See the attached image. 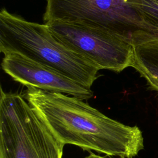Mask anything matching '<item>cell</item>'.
Instances as JSON below:
<instances>
[{
  "label": "cell",
  "mask_w": 158,
  "mask_h": 158,
  "mask_svg": "<svg viewBox=\"0 0 158 158\" xmlns=\"http://www.w3.org/2000/svg\"><path fill=\"white\" fill-rule=\"evenodd\" d=\"M24 98L64 144L119 158H133L144 148L137 126L112 119L82 99L31 86Z\"/></svg>",
  "instance_id": "obj_1"
},
{
  "label": "cell",
  "mask_w": 158,
  "mask_h": 158,
  "mask_svg": "<svg viewBox=\"0 0 158 158\" xmlns=\"http://www.w3.org/2000/svg\"><path fill=\"white\" fill-rule=\"evenodd\" d=\"M0 51L22 55L89 87L99 70L58 41L46 24L29 22L4 7L0 11Z\"/></svg>",
  "instance_id": "obj_2"
},
{
  "label": "cell",
  "mask_w": 158,
  "mask_h": 158,
  "mask_svg": "<svg viewBox=\"0 0 158 158\" xmlns=\"http://www.w3.org/2000/svg\"><path fill=\"white\" fill-rule=\"evenodd\" d=\"M62 143L26 99L0 94V158H62Z\"/></svg>",
  "instance_id": "obj_3"
},
{
  "label": "cell",
  "mask_w": 158,
  "mask_h": 158,
  "mask_svg": "<svg viewBox=\"0 0 158 158\" xmlns=\"http://www.w3.org/2000/svg\"><path fill=\"white\" fill-rule=\"evenodd\" d=\"M44 24L58 41L99 70L120 72L131 67L133 48L131 41L127 38L78 22L56 20Z\"/></svg>",
  "instance_id": "obj_4"
},
{
  "label": "cell",
  "mask_w": 158,
  "mask_h": 158,
  "mask_svg": "<svg viewBox=\"0 0 158 158\" xmlns=\"http://www.w3.org/2000/svg\"><path fill=\"white\" fill-rule=\"evenodd\" d=\"M139 0H46L44 23L78 22L107 30L130 40L146 31L136 9Z\"/></svg>",
  "instance_id": "obj_5"
},
{
  "label": "cell",
  "mask_w": 158,
  "mask_h": 158,
  "mask_svg": "<svg viewBox=\"0 0 158 158\" xmlns=\"http://www.w3.org/2000/svg\"><path fill=\"white\" fill-rule=\"evenodd\" d=\"M1 67L14 81L27 87L60 93L82 100L89 99L94 94L91 87L16 53L4 54Z\"/></svg>",
  "instance_id": "obj_6"
},
{
  "label": "cell",
  "mask_w": 158,
  "mask_h": 158,
  "mask_svg": "<svg viewBox=\"0 0 158 158\" xmlns=\"http://www.w3.org/2000/svg\"><path fill=\"white\" fill-rule=\"evenodd\" d=\"M132 45L131 67L158 92V31H138L133 37Z\"/></svg>",
  "instance_id": "obj_7"
},
{
  "label": "cell",
  "mask_w": 158,
  "mask_h": 158,
  "mask_svg": "<svg viewBox=\"0 0 158 158\" xmlns=\"http://www.w3.org/2000/svg\"><path fill=\"white\" fill-rule=\"evenodd\" d=\"M136 9L146 31H158V0H139Z\"/></svg>",
  "instance_id": "obj_8"
},
{
  "label": "cell",
  "mask_w": 158,
  "mask_h": 158,
  "mask_svg": "<svg viewBox=\"0 0 158 158\" xmlns=\"http://www.w3.org/2000/svg\"><path fill=\"white\" fill-rule=\"evenodd\" d=\"M85 158H114V157H112L110 156H102L100 155H98L96 154H94L91 151H89V154L88 156H86Z\"/></svg>",
  "instance_id": "obj_9"
}]
</instances>
